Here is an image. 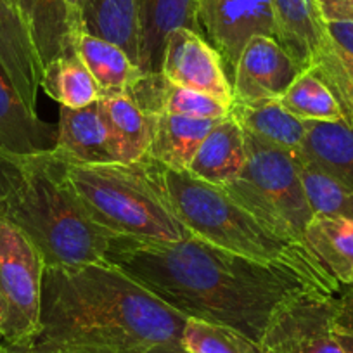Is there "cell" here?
Here are the masks:
<instances>
[{"instance_id":"cell-3","label":"cell","mask_w":353,"mask_h":353,"mask_svg":"<svg viewBox=\"0 0 353 353\" xmlns=\"http://www.w3.org/2000/svg\"><path fill=\"white\" fill-rule=\"evenodd\" d=\"M2 216L35 244L46 267L106 261L117 234L94 222L70 188L56 151L18 158Z\"/></svg>"},{"instance_id":"cell-18","label":"cell","mask_w":353,"mask_h":353,"mask_svg":"<svg viewBox=\"0 0 353 353\" xmlns=\"http://www.w3.org/2000/svg\"><path fill=\"white\" fill-rule=\"evenodd\" d=\"M151 118L152 135L145 158L176 172L189 170L201 142L219 121L168 113H154Z\"/></svg>"},{"instance_id":"cell-5","label":"cell","mask_w":353,"mask_h":353,"mask_svg":"<svg viewBox=\"0 0 353 353\" xmlns=\"http://www.w3.org/2000/svg\"><path fill=\"white\" fill-rule=\"evenodd\" d=\"M64 175L94 222L117 236L179 243L192 234L176 216L151 159L104 165L64 159Z\"/></svg>"},{"instance_id":"cell-22","label":"cell","mask_w":353,"mask_h":353,"mask_svg":"<svg viewBox=\"0 0 353 353\" xmlns=\"http://www.w3.org/2000/svg\"><path fill=\"white\" fill-rule=\"evenodd\" d=\"M229 117L234 118L246 134L294 152H300L307 134V121L288 113L279 99L234 103Z\"/></svg>"},{"instance_id":"cell-33","label":"cell","mask_w":353,"mask_h":353,"mask_svg":"<svg viewBox=\"0 0 353 353\" xmlns=\"http://www.w3.org/2000/svg\"><path fill=\"white\" fill-rule=\"evenodd\" d=\"M16 170H18V163H16L14 156L0 152V216H2V210H4L6 198L9 194V189H11Z\"/></svg>"},{"instance_id":"cell-25","label":"cell","mask_w":353,"mask_h":353,"mask_svg":"<svg viewBox=\"0 0 353 353\" xmlns=\"http://www.w3.org/2000/svg\"><path fill=\"white\" fill-rule=\"evenodd\" d=\"M103 113L117 141L121 163L142 161L152 135V118L128 92L101 97Z\"/></svg>"},{"instance_id":"cell-24","label":"cell","mask_w":353,"mask_h":353,"mask_svg":"<svg viewBox=\"0 0 353 353\" xmlns=\"http://www.w3.org/2000/svg\"><path fill=\"white\" fill-rule=\"evenodd\" d=\"M141 0H85L80 25L85 32L117 43L137 64Z\"/></svg>"},{"instance_id":"cell-29","label":"cell","mask_w":353,"mask_h":353,"mask_svg":"<svg viewBox=\"0 0 353 353\" xmlns=\"http://www.w3.org/2000/svg\"><path fill=\"white\" fill-rule=\"evenodd\" d=\"M189 353H265L260 343L229 325L188 319L181 336Z\"/></svg>"},{"instance_id":"cell-4","label":"cell","mask_w":353,"mask_h":353,"mask_svg":"<svg viewBox=\"0 0 353 353\" xmlns=\"http://www.w3.org/2000/svg\"><path fill=\"white\" fill-rule=\"evenodd\" d=\"M154 166L176 216L194 236L253 260L293 265L322 283L341 286L305 244L274 234L223 188L199 181L188 170Z\"/></svg>"},{"instance_id":"cell-1","label":"cell","mask_w":353,"mask_h":353,"mask_svg":"<svg viewBox=\"0 0 353 353\" xmlns=\"http://www.w3.org/2000/svg\"><path fill=\"white\" fill-rule=\"evenodd\" d=\"M106 261L188 319L229 325L256 343L290 301L341 291L293 265L253 260L194 234L179 243L117 236Z\"/></svg>"},{"instance_id":"cell-28","label":"cell","mask_w":353,"mask_h":353,"mask_svg":"<svg viewBox=\"0 0 353 353\" xmlns=\"http://www.w3.org/2000/svg\"><path fill=\"white\" fill-rule=\"evenodd\" d=\"M305 196L314 215L353 220V189L298 154Z\"/></svg>"},{"instance_id":"cell-41","label":"cell","mask_w":353,"mask_h":353,"mask_svg":"<svg viewBox=\"0 0 353 353\" xmlns=\"http://www.w3.org/2000/svg\"><path fill=\"white\" fill-rule=\"evenodd\" d=\"M12 2H14V4H16V0H12Z\"/></svg>"},{"instance_id":"cell-40","label":"cell","mask_w":353,"mask_h":353,"mask_svg":"<svg viewBox=\"0 0 353 353\" xmlns=\"http://www.w3.org/2000/svg\"><path fill=\"white\" fill-rule=\"evenodd\" d=\"M0 341H2V336H0Z\"/></svg>"},{"instance_id":"cell-23","label":"cell","mask_w":353,"mask_h":353,"mask_svg":"<svg viewBox=\"0 0 353 353\" xmlns=\"http://www.w3.org/2000/svg\"><path fill=\"white\" fill-rule=\"evenodd\" d=\"M303 244L341 286L353 283V220L314 215Z\"/></svg>"},{"instance_id":"cell-10","label":"cell","mask_w":353,"mask_h":353,"mask_svg":"<svg viewBox=\"0 0 353 353\" xmlns=\"http://www.w3.org/2000/svg\"><path fill=\"white\" fill-rule=\"evenodd\" d=\"M161 74L173 85L208 94L230 110L232 85L219 50L203 35L179 28L166 39Z\"/></svg>"},{"instance_id":"cell-19","label":"cell","mask_w":353,"mask_h":353,"mask_svg":"<svg viewBox=\"0 0 353 353\" xmlns=\"http://www.w3.org/2000/svg\"><path fill=\"white\" fill-rule=\"evenodd\" d=\"M128 94L149 114H182L201 120H222L229 117V108L225 104L208 94L170 83L161 73L142 74Z\"/></svg>"},{"instance_id":"cell-37","label":"cell","mask_w":353,"mask_h":353,"mask_svg":"<svg viewBox=\"0 0 353 353\" xmlns=\"http://www.w3.org/2000/svg\"><path fill=\"white\" fill-rule=\"evenodd\" d=\"M66 2H68V6L71 8V11H73L74 14L78 16V19H80V11H81V8H83L85 0H66Z\"/></svg>"},{"instance_id":"cell-14","label":"cell","mask_w":353,"mask_h":353,"mask_svg":"<svg viewBox=\"0 0 353 353\" xmlns=\"http://www.w3.org/2000/svg\"><path fill=\"white\" fill-rule=\"evenodd\" d=\"M179 28L203 35L198 0H141L137 66L142 73H161L166 39Z\"/></svg>"},{"instance_id":"cell-39","label":"cell","mask_w":353,"mask_h":353,"mask_svg":"<svg viewBox=\"0 0 353 353\" xmlns=\"http://www.w3.org/2000/svg\"><path fill=\"white\" fill-rule=\"evenodd\" d=\"M59 353H101V352H88V350H74V352H59Z\"/></svg>"},{"instance_id":"cell-26","label":"cell","mask_w":353,"mask_h":353,"mask_svg":"<svg viewBox=\"0 0 353 353\" xmlns=\"http://www.w3.org/2000/svg\"><path fill=\"white\" fill-rule=\"evenodd\" d=\"M40 87L61 106L73 110L101 99L99 85L74 49L43 68Z\"/></svg>"},{"instance_id":"cell-11","label":"cell","mask_w":353,"mask_h":353,"mask_svg":"<svg viewBox=\"0 0 353 353\" xmlns=\"http://www.w3.org/2000/svg\"><path fill=\"white\" fill-rule=\"evenodd\" d=\"M303 71L274 37H253L230 77L234 103L281 99Z\"/></svg>"},{"instance_id":"cell-20","label":"cell","mask_w":353,"mask_h":353,"mask_svg":"<svg viewBox=\"0 0 353 353\" xmlns=\"http://www.w3.org/2000/svg\"><path fill=\"white\" fill-rule=\"evenodd\" d=\"M73 47L99 85L101 97L128 92L144 74L121 47L85 32L81 25L73 35Z\"/></svg>"},{"instance_id":"cell-17","label":"cell","mask_w":353,"mask_h":353,"mask_svg":"<svg viewBox=\"0 0 353 353\" xmlns=\"http://www.w3.org/2000/svg\"><path fill=\"white\" fill-rule=\"evenodd\" d=\"M244 165V132L234 118L225 117L208 132L188 172L199 181L227 188L241 175Z\"/></svg>"},{"instance_id":"cell-38","label":"cell","mask_w":353,"mask_h":353,"mask_svg":"<svg viewBox=\"0 0 353 353\" xmlns=\"http://www.w3.org/2000/svg\"><path fill=\"white\" fill-rule=\"evenodd\" d=\"M0 353H12V350L4 341H0Z\"/></svg>"},{"instance_id":"cell-13","label":"cell","mask_w":353,"mask_h":353,"mask_svg":"<svg viewBox=\"0 0 353 353\" xmlns=\"http://www.w3.org/2000/svg\"><path fill=\"white\" fill-rule=\"evenodd\" d=\"M57 125L47 123L30 110L0 64V152L8 156H39L56 151Z\"/></svg>"},{"instance_id":"cell-8","label":"cell","mask_w":353,"mask_h":353,"mask_svg":"<svg viewBox=\"0 0 353 353\" xmlns=\"http://www.w3.org/2000/svg\"><path fill=\"white\" fill-rule=\"evenodd\" d=\"M336 317L338 296L303 294L274 315L260 345L265 353H343Z\"/></svg>"},{"instance_id":"cell-16","label":"cell","mask_w":353,"mask_h":353,"mask_svg":"<svg viewBox=\"0 0 353 353\" xmlns=\"http://www.w3.org/2000/svg\"><path fill=\"white\" fill-rule=\"evenodd\" d=\"M277 42L303 70H312L317 54L331 40L327 23L315 0H272Z\"/></svg>"},{"instance_id":"cell-9","label":"cell","mask_w":353,"mask_h":353,"mask_svg":"<svg viewBox=\"0 0 353 353\" xmlns=\"http://www.w3.org/2000/svg\"><path fill=\"white\" fill-rule=\"evenodd\" d=\"M198 19L203 37L219 50L229 78L253 37L277 40L272 0H198Z\"/></svg>"},{"instance_id":"cell-15","label":"cell","mask_w":353,"mask_h":353,"mask_svg":"<svg viewBox=\"0 0 353 353\" xmlns=\"http://www.w3.org/2000/svg\"><path fill=\"white\" fill-rule=\"evenodd\" d=\"M21 21L28 32L40 66L71 52L80 19L66 0H16Z\"/></svg>"},{"instance_id":"cell-36","label":"cell","mask_w":353,"mask_h":353,"mask_svg":"<svg viewBox=\"0 0 353 353\" xmlns=\"http://www.w3.org/2000/svg\"><path fill=\"white\" fill-rule=\"evenodd\" d=\"M145 353H189L188 350L182 348L181 343H161V345L152 346Z\"/></svg>"},{"instance_id":"cell-6","label":"cell","mask_w":353,"mask_h":353,"mask_svg":"<svg viewBox=\"0 0 353 353\" xmlns=\"http://www.w3.org/2000/svg\"><path fill=\"white\" fill-rule=\"evenodd\" d=\"M244 132V130H243ZM246 165L225 189L244 210L279 237L303 244L314 219L298 168V152L246 134Z\"/></svg>"},{"instance_id":"cell-35","label":"cell","mask_w":353,"mask_h":353,"mask_svg":"<svg viewBox=\"0 0 353 353\" xmlns=\"http://www.w3.org/2000/svg\"><path fill=\"white\" fill-rule=\"evenodd\" d=\"M334 336L338 339L339 346H341L343 353H353V331L336 325Z\"/></svg>"},{"instance_id":"cell-31","label":"cell","mask_w":353,"mask_h":353,"mask_svg":"<svg viewBox=\"0 0 353 353\" xmlns=\"http://www.w3.org/2000/svg\"><path fill=\"white\" fill-rule=\"evenodd\" d=\"M325 23L353 21V0H315Z\"/></svg>"},{"instance_id":"cell-7","label":"cell","mask_w":353,"mask_h":353,"mask_svg":"<svg viewBox=\"0 0 353 353\" xmlns=\"http://www.w3.org/2000/svg\"><path fill=\"white\" fill-rule=\"evenodd\" d=\"M43 270L35 244L0 216V336L11 348H26L39 334Z\"/></svg>"},{"instance_id":"cell-30","label":"cell","mask_w":353,"mask_h":353,"mask_svg":"<svg viewBox=\"0 0 353 353\" xmlns=\"http://www.w3.org/2000/svg\"><path fill=\"white\" fill-rule=\"evenodd\" d=\"M312 71L327 85L346 121L353 120V56L336 46L332 39L322 47Z\"/></svg>"},{"instance_id":"cell-34","label":"cell","mask_w":353,"mask_h":353,"mask_svg":"<svg viewBox=\"0 0 353 353\" xmlns=\"http://www.w3.org/2000/svg\"><path fill=\"white\" fill-rule=\"evenodd\" d=\"M327 33L336 46L353 56V21L327 23Z\"/></svg>"},{"instance_id":"cell-21","label":"cell","mask_w":353,"mask_h":353,"mask_svg":"<svg viewBox=\"0 0 353 353\" xmlns=\"http://www.w3.org/2000/svg\"><path fill=\"white\" fill-rule=\"evenodd\" d=\"M298 154L353 189V120L307 121Z\"/></svg>"},{"instance_id":"cell-2","label":"cell","mask_w":353,"mask_h":353,"mask_svg":"<svg viewBox=\"0 0 353 353\" xmlns=\"http://www.w3.org/2000/svg\"><path fill=\"white\" fill-rule=\"evenodd\" d=\"M188 317L108 261L46 267L40 331L12 353H145L181 343Z\"/></svg>"},{"instance_id":"cell-32","label":"cell","mask_w":353,"mask_h":353,"mask_svg":"<svg viewBox=\"0 0 353 353\" xmlns=\"http://www.w3.org/2000/svg\"><path fill=\"white\" fill-rule=\"evenodd\" d=\"M336 325L353 331V283L341 286L339 291Z\"/></svg>"},{"instance_id":"cell-12","label":"cell","mask_w":353,"mask_h":353,"mask_svg":"<svg viewBox=\"0 0 353 353\" xmlns=\"http://www.w3.org/2000/svg\"><path fill=\"white\" fill-rule=\"evenodd\" d=\"M57 128L59 135L56 154L61 158L87 165L121 163L117 141L103 113L101 101L78 110L61 106Z\"/></svg>"},{"instance_id":"cell-27","label":"cell","mask_w":353,"mask_h":353,"mask_svg":"<svg viewBox=\"0 0 353 353\" xmlns=\"http://www.w3.org/2000/svg\"><path fill=\"white\" fill-rule=\"evenodd\" d=\"M279 101L288 113L303 121L345 120V114L327 85L312 70L303 71Z\"/></svg>"}]
</instances>
